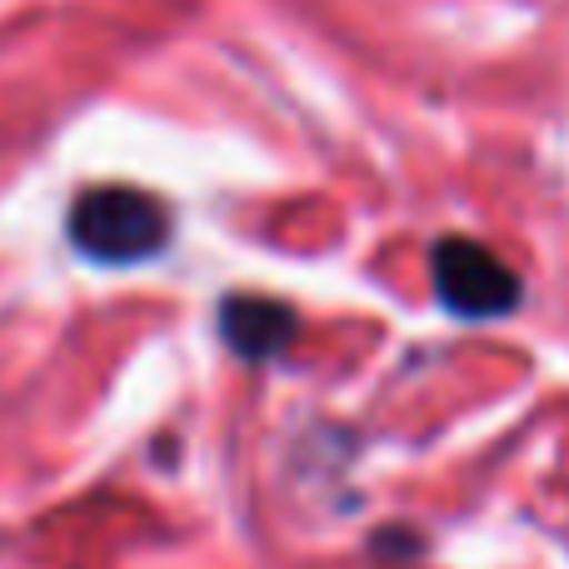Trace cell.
<instances>
[{"label":"cell","instance_id":"cell-3","mask_svg":"<svg viewBox=\"0 0 569 569\" xmlns=\"http://www.w3.org/2000/svg\"><path fill=\"white\" fill-rule=\"evenodd\" d=\"M295 330H300V320H295L290 305L266 300V295H230L220 305V335L240 360H276L290 350Z\"/></svg>","mask_w":569,"mask_h":569},{"label":"cell","instance_id":"cell-1","mask_svg":"<svg viewBox=\"0 0 569 569\" xmlns=\"http://www.w3.org/2000/svg\"><path fill=\"white\" fill-rule=\"evenodd\" d=\"M66 230L96 266H140L170 246V210L136 186H96L70 206Z\"/></svg>","mask_w":569,"mask_h":569},{"label":"cell","instance_id":"cell-2","mask_svg":"<svg viewBox=\"0 0 569 569\" xmlns=\"http://www.w3.org/2000/svg\"><path fill=\"white\" fill-rule=\"evenodd\" d=\"M430 276L445 310L465 315V320H500V315H510L520 305V276L495 250H485L480 240H465V236L440 240L430 260Z\"/></svg>","mask_w":569,"mask_h":569}]
</instances>
